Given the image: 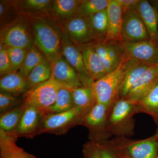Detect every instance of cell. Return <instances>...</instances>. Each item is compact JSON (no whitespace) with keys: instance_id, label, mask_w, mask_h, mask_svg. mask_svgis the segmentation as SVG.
<instances>
[{"instance_id":"39","label":"cell","mask_w":158,"mask_h":158,"mask_svg":"<svg viewBox=\"0 0 158 158\" xmlns=\"http://www.w3.org/2000/svg\"><path fill=\"white\" fill-rule=\"evenodd\" d=\"M27 158H37L35 156L32 155L30 154H29Z\"/></svg>"},{"instance_id":"37","label":"cell","mask_w":158,"mask_h":158,"mask_svg":"<svg viewBox=\"0 0 158 158\" xmlns=\"http://www.w3.org/2000/svg\"><path fill=\"white\" fill-rule=\"evenodd\" d=\"M140 0H117L123 10V12L135 9Z\"/></svg>"},{"instance_id":"30","label":"cell","mask_w":158,"mask_h":158,"mask_svg":"<svg viewBox=\"0 0 158 158\" xmlns=\"http://www.w3.org/2000/svg\"><path fill=\"white\" fill-rule=\"evenodd\" d=\"M137 104L144 111L158 118V80L147 94Z\"/></svg>"},{"instance_id":"31","label":"cell","mask_w":158,"mask_h":158,"mask_svg":"<svg viewBox=\"0 0 158 158\" xmlns=\"http://www.w3.org/2000/svg\"><path fill=\"white\" fill-rule=\"evenodd\" d=\"M109 0L81 1L76 14L88 17L107 8Z\"/></svg>"},{"instance_id":"42","label":"cell","mask_w":158,"mask_h":158,"mask_svg":"<svg viewBox=\"0 0 158 158\" xmlns=\"http://www.w3.org/2000/svg\"></svg>"},{"instance_id":"24","label":"cell","mask_w":158,"mask_h":158,"mask_svg":"<svg viewBox=\"0 0 158 158\" xmlns=\"http://www.w3.org/2000/svg\"><path fill=\"white\" fill-rule=\"evenodd\" d=\"M25 106V109L16 128V132L19 134L31 132L36 129L41 115L39 110L34 106Z\"/></svg>"},{"instance_id":"29","label":"cell","mask_w":158,"mask_h":158,"mask_svg":"<svg viewBox=\"0 0 158 158\" xmlns=\"http://www.w3.org/2000/svg\"><path fill=\"white\" fill-rule=\"evenodd\" d=\"M109 107L96 102L85 116V122L91 127H96L104 123Z\"/></svg>"},{"instance_id":"25","label":"cell","mask_w":158,"mask_h":158,"mask_svg":"<svg viewBox=\"0 0 158 158\" xmlns=\"http://www.w3.org/2000/svg\"><path fill=\"white\" fill-rule=\"evenodd\" d=\"M135 104V103L125 98H121L116 102L110 117L111 124H119L128 118Z\"/></svg>"},{"instance_id":"32","label":"cell","mask_w":158,"mask_h":158,"mask_svg":"<svg viewBox=\"0 0 158 158\" xmlns=\"http://www.w3.org/2000/svg\"><path fill=\"white\" fill-rule=\"evenodd\" d=\"M19 12L18 8L16 1L10 2V1H1L0 2V17H1V27L6 26L7 22L10 18L13 17V15H18L16 13Z\"/></svg>"},{"instance_id":"36","label":"cell","mask_w":158,"mask_h":158,"mask_svg":"<svg viewBox=\"0 0 158 158\" xmlns=\"http://www.w3.org/2000/svg\"><path fill=\"white\" fill-rule=\"evenodd\" d=\"M84 154L86 158H100L98 145L89 144L85 147Z\"/></svg>"},{"instance_id":"14","label":"cell","mask_w":158,"mask_h":158,"mask_svg":"<svg viewBox=\"0 0 158 158\" xmlns=\"http://www.w3.org/2000/svg\"><path fill=\"white\" fill-rule=\"evenodd\" d=\"M78 46L81 50L85 67L94 81L106 76L107 73L94 49L93 43Z\"/></svg>"},{"instance_id":"2","label":"cell","mask_w":158,"mask_h":158,"mask_svg":"<svg viewBox=\"0 0 158 158\" xmlns=\"http://www.w3.org/2000/svg\"><path fill=\"white\" fill-rule=\"evenodd\" d=\"M135 63H137L124 57L117 69L94 82L92 86L96 102L110 107L119 95L122 83L127 71Z\"/></svg>"},{"instance_id":"26","label":"cell","mask_w":158,"mask_h":158,"mask_svg":"<svg viewBox=\"0 0 158 158\" xmlns=\"http://www.w3.org/2000/svg\"><path fill=\"white\" fill-rule=\"evenodd\" d=\"M25 108L26 106L23 104L19 107L11 109L1 114L0 117L1 130L6 133H9L16 129Z\"/></svg>"},{"instance_id":"9","label":"cell","mask_w":158,"mask_h":158,"mask_svg":"<svg viewBox=\"0 0 158 158\" xmlns=\"http://www.w3.org/2000/svg\"><path fill=\"white\" fill-rule=\"evenodd\" d=\"M121 43H93L107 73L117 69L124 59V51Z\"/></svg>"},{"instance_id":"43","label":"cell","mask_w":158,"mask_h":158,"mask_svg":"<svg viewBox=\"0 0 158 158\" xmlns=\"http://www.w3.org/2000/svg\"></svg>"},{"instance_id":"38","label":"cell","mask_w":158,"mask_h":158,"mask_svg":"<svg viewBox=\"0 0 158 158\" xmlns=\"http://www.w3.org/2000/svg\"><path fill=\"white\" fill-rule=\"evenodd\" d=\"M100 158H117L114 153L103 146L98 145Z\"/></svg>"},{"instance_id":"22","label":"cell","mask_w":158,"mask_h":158,"mask_svg":"<svg viewBox=\"0 0 158 158\" xmlns=\"http://www.w3.org/2000/svg\"><path fill=\"white\" fill-rule=\"evenodd\" d=\"M149 65L142 63H135L127 71L122 83L119 95L124 98L135 84L141 78Z\"/></svg>"},{"instance_id":"16","label":"cell","mask_w":158,"mask_h":158,"mask_svg":"<svg viewBox=\"0 0 158 158\" xmlns=\"http://www.w3.org/2000/svg\"><path fill=\"white\" fill-rule=\"evenodd\" d=\"M1 92L17 96L27 90V80L18 72H12L1 77Z\"/></svg>"},{"instance_id":"3","label":"cell","mask_w":158,"mask_h":158,"mask_svg":"<svg viewBox=\"0 0 158 158\" xmlns=\"http://www.w3.org/2000/svg\"><path fill=\"white\" fill-rule=\"evenodd\" d=\"M31 20L26 15L19 14L1 30V44L6 48H29L33 46L34 38Z\"/></svg>"},{"instance_id":"34","label":"cell","mask_w":158,"mask_h":158,"mask_svg":"<svg viewBox=\"0 0 158 158\" xmlns=\"http://www.w3.org/2000/svg\"><path fill=\"white\" fill-rule=\"evenodd\" d=\"M19 99L16 96L9 94L0 93V112L1 114L9 111L18 103Z\"/></svg>"},{"instance_id":"20","label":"cell","mask_w":158,"mask_h":158,"mask_svg":"<svg viewBox=\"0 0 158 158\" xmlns=\"http://www.w3.org/2000/svg\"><path fill=\"white\" fill-rule=\"evenodd\" d=\"M87 18L91 32L96 42H104L108 33L107 9Z\"/></svg>"},{"instance_id":"6","label":"cell","mask_w":158,"mask_h":158,"mask_svg":"<svg viewBox=\"0 0 158 158\" xmlns=\"http://www.w3.org/2000/svg\"><path fill=\"white\" fill-rule=\"evenodd\" d=\"M62 55L76 72L83 86L93 84L94 80L85 67L80 48L64 33L62 37Z\"/></svg>"},{"instance_id":"5","label":"cell","mask_w":158,"mask_h":158,"mask_svg":"<svg viewBox=\"0 0 158 158\" xmlns=\"http://www.w3.org/2000/svg\"><path fill=\"white\" fill-rule=\"evenodd\" d=\"M124 57L127 60L149 65L158 64L157 43L152 40L136 42L121 43Z\"/></svg>"},{"instance_id":"18","label":"cell","mask_w":158,"mask_h":158,"mask_svg":"<svg viewBox=\"0 0 158 158\" xmlns=\"http://www.w3.org/2000/svg\"><path fill=\"white\" fill-rule=\"evenodd\" d=\"M82 114L81 110L76 107L62 113L50 114L44 121V128L47 130L61 128L70 123Z\"/></svg>"},{"instance_id":"21","label":"cell","mask_w":158,"mask_h":158,"mask_svg":"<svg viewBox=\"0 0 158 158\" xmlns=\"http://www.w3.org/2000/svg\"><path fill=\"white\" fill-rule=\"evenodd\" d=\"M158 143L155 138H150L130 144L127 148L131 158H156Z\"/></svg>"},{"instance_id":"40","label":"cell","mask_w":158,"mask_h":158,"mask_svg":"<svg viewBox=\"0 0 158 158\" xmlns=\"http://www.w3.org/2000/svg\"><path fill=\"white\" fill-rule=\"evenodd\" d=\"M120 158H131L128 156H123Z\"/></svg>"},{"instance_id":"8","label":"cell","mask_w":158,"mask_h":158,"mask_svg":"<svg viewBox=\"0 0 158 158\" xmlns=\"http://www.w3.org/2000/svg\"><path fill=\"white\" fill-rule=\"evenodd\" d=\"M64 33L77 45L96 42L87 17L76 14L64 23Z\"/></svg>"},{"instance_id":"12","label":"cell","mask_w":158,"mask_h":158,"mask_svg":"<svg viewBox=\"0 0 158 158\" xmlns=\"http://www.w3.org/2000/svg\"><path fill=\"white\" fill-rule=\"evenodd\" d=\"M108 33L104 43L122 42L121 28L123 10L117 0H109L107 8Z\"/></svg>"},{"instance_id":"35","label":"cell","mask_w":158,"mask_h":158,"mask_svg":"<svg viewBox=\"0 0 158 158\" xmlns=\"http://www.w3.org/2000/svg\"><path fill=\"white\" fill-rule=\"evenodd\" d=\"M13 72L8 49L0 45V75L1 77Z\"/></svg>"},{"instance_id":"19","label":"cell","mask_w":158,"mask_h":158,"mask_svg":"<svg viewBox=\"0 0 158 158\" xmlns=\"http://www.w3.org/2000/svg\"><path fill=\"white\" fill-rule=\"evenodd\" d=\"M81 2L79 0L53 1L52 14L60 22L65 23L76 14Z\"/></svg>"},{"instance_id":"33","label":"cell","mask_w":158,"mask_h":158,"mask_svg":"<svg viewBox=\"0 0 158 158\" xmlns=\"http://www.w3.org/2000/svg\"><path fill=\"white\" fill-rule=\"evenodd\" d=\"M7 48L11 61L12 70L13 72H17L24 62L28 48Z\"/></svg>"},{"instance_id":"10","label":"cell","mask_w":158,"mask_h":158,"mask_svg":"<svg viewBox=\"0 0 158 158\" xmlns=\"http://www.w3.org/2000/svg\"><path fill=\"white\" fill-rule=\"evenodd\" d=\"M51 65L52 77L64 88L73 89L82 86L76 72L62 55Z\"/></svg>"},{"instance_id":"41","label":"cell","mask_w":158,"mask_h":158,"mask_svg":"<svg viewBox=\"0 0 158 158\" xmlns=\"http://www.w3.org/2000/svg\"><path fill=\"white\" fill-rule=\"evenodd\" d=\"M157 158H158V156H157Z\"/></svg>"},{"instance_id":"15","label":"cell","mask_w":158,"mask_h":158,"mask_svg":"<svg viewBox=\"0 0 158 158\" xmlns=\"http://www.w3.org/2000/svg\"><path fill=\"white\" fill-rule=\"evenodd\" d=\"M16 2L19 11L31 18L49 16L52 13L53 1L25 0Z\"/></svg>"},{"instance_id":"7","label":"cell","mask_w":158,"mask_h":158,"mask_svg":"<svg viewBox=\"0 0 158 158\" xmlns=\"http://www.w3.org/2000/svg\"><path fill=\"white\" fill-rule=\"evenodd\" d=\"M121 35L122 42H136L151 40L135 9L123 12Z\"/></svg>"},{"instance_id":"28","label":"cell","mask_w":158,"mask_h":158,"mask_svg":"<svg viewBox=\"0 0 158 158\" xmlns=\"http://www.w3.org/2000/svg\"><path fill=\"white\" fill-rule=\"evenodd\" d=\"M73 89L62 88L59 90L56 101L49 109L48 113L55 114L62 113L73 107L72 100Z\"/></svg>"},{"instance_id":"23","label":"cell","mask_w":158,"mask_h":158,"mask_svg":"<svg viewBox=\"0 0 158 158\" xmlns=\"http://www.w3.org/2000/svg\"><path fill=\"white\" fill-rule=\"evenodd\" d=\"M52 76V67L50 62L44 59L35 67L27 77V90L47 81Z\"/></svg>"},{"instance_id":"1","label":"cell","mask_w":158,"mask_h":158,"mask_svg":"<svg viewBox=\"0 0 158 158\" xmlns=\"http://www.w3.org/2000/svg\"><path fill=\"white\" fill-rule=\"evenodd\" d=\"M30 20L35 45L52 63L62 55L63 30L49 16L31 18Z\"/></svg>"},{"instance_id":"17","label":"cell","mask_w":158,"mask_h":158,"mask_svg":"<svg viewBox=\"0 0 158 158\" xmlns=\"http://www.w3.org/2000/svg\"><path fill=\"white\" fill-rule=\"evenodd\" d=\"M72 100L73 107L80 109L82 114L89 112L96 103L92 85L73 89Z\"/></svg>"},{"instance_id":"27","label":"cell","mask_w":158,"mask_h":158,"mask_svg":"<svg viewBox=\"0 0 158 158\" xmlns=\"http://www.w3.org/2000/svg\"><path fill=\"white\" fill-rule=\"evenodd\" d=\"M45 59V57L39 49L32 46L28 49L24 62L18 72L27 79L31 72Z\"/></svg>"},{"instance_id":"11","label":"cell","mask_w":158,"mask_h":158,"mask_svg":"<svg viewBox=\"0 0 158 158\" xmlns=\"http://www.w3.org/2000/svg\"><path fill=\"white\" fill-rule=\"evenodd\" d=\"M158 80V65L150 66L124 98L137 104L147 94Z\"/></svg>"},{"instance_id":"13","label":"cell","mask_w":158,"mask_h":158,"mask_svg":"<svg viewBox=\"0 0 158 158\" xmlns=\"http://www.w3.org/2000/svg\"><path fill=\"white\" fill-rule=\"evenodd\" d=\"M135 10L146 27L152 40H158V12L147 0H140Z\"/></svg>"},{"instance_id":"4","label":"cell","mask_w":158,"mask_h":158,"mask_svg":"<svg viewBox=\"0 0 158 158\" xmlns=\"http://www.w3.org/2000/svg\"><path fill=\"white\" fill-rule=\"evenodd\" d=\"M62 88H64L52 77L47 81L28 90L24 104L34 106L39 110L41 115L48 113L49 109L56 101L59 90Z\"/></svg>"}]
</instances>
